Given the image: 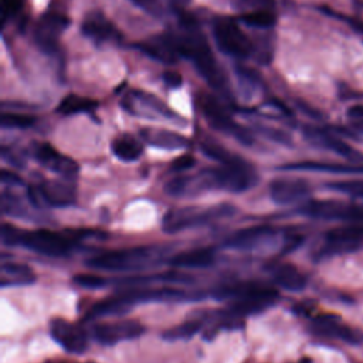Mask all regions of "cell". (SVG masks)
Segmentation results:
<instances>
[{
	"instance_id": "cell-1",
	"label": "cell",
	"mask_w": 363,
	"mask_h": 363,
	"mask_svg": "<svg viewBox=\"0 0 363 363\" xmlns=\"http://www.w3.org/2000/svg\"><path fill=\"white\" fill-rule=\"evenodd\" d=\"M180 33H170L179 57L190 60L197 72L217 94L224 98L231 96L228 81L218 67L206 37L197 27L196 20L191 16H180Z\"/></svg>"
},
{
	"instance_id": "cell-2",
	"label": "cell",
	"mask_w": 363,
	"mask_h": 363,
	"mask_svg": "<svg viewBox=\"0 0 363 363\" xmlns=\"http://www.w3.org/2000/svg\"><path fill=\"white\" fill-rule=\"evenodd\" d=\"M92 235H104L91 230L52 231L45 228L21 230L11 224L1 225V241L9 247H24L33 252L48 257H64L72 252L78 244Z\"/></svg>"
},
{
	"instance_id": "cell-3",
	"label": "cell",
	"mask_w": 363,
	"mask_h": 363,
	"mask_svg": "<svg viewBox=\"0 0 363 363\" xmlns=\"http://www.w3.org/2000/svg\"><path fill=\"white\" fill-rule=\"evenodd\" d=\"M258 182L257 170L240 156L220 167H208L191 177V193L203 189H218L230 193H242Z\"/></svg>"
},
{
	"instance_id": "cell-4",
	"label": "cell",
	"mask_w": 363,
	"mask_h": 363,
	"mask_svg": "<svg viewBox=\"0 0 363 363\" xmlns=\"http://www.w3.org/2000/svg\"><path fill=\"white\" fill-rule=\"evenodd\" d=\"M162 254L163 250L157 245L112 250L92 255L85 261V265L95 271L136 272L156 265L160 261Z\"/></svg>"
},
{
	"instance_id": "cell-5",
	"label": "cell",
	"mask_w": 363,
	"mask_h": 363,
	"mask_svg": "<svg viewBox=\"0 0 363 363\" xmlns=\"http://www.w3.org/2000/svg\"><path fill=\"white\" fill-rule=\"evenodd\" d=\"M214 296L218 299L230 298L231 303L227 311L233 316L241 318L259 313L272 306L278 301L279 294L274 286L258 282H237L218 288L214 291Z\"/></svg>"
},
{
	"instance_id": "cell-6",
	"label": "cell",
	"mask_w": 363,
	"mask_h": 363,
	"mask_svg": "<svg viewBox=\"0 0 363 363\" xmlns=\"http://www.w3.org/2000/svg\"><path fill=\"white\" fill-rule=\"evenodd\" d=\"M234 213H235V207L227 203L207 207V208H197V207L173 208L164 214L162 221V228L167 234H176L187 228L204 225L216 220L228 217Z\"/></svg>"
},
{
	"instance_id": "cell-7",
	"label": "cell",
	"mask_w": 363,
	"mask_h": 363,
	"mask_svg": "<svg viewBox=\"0 0 363 363\" xmlns=\"http://www.w3.org/2000/svg\"><path fill=\"white\" fill-rule=\"evenodd\" d=\"M197 105H199L203 116L206 118V121L208 122V125L213 129L234 138L244 146L254 145V136H252L251 130L248 128L237 123L230 116L225 106L217 98H214L213 95H208V94H200L197 98Z\"/></svg>"
},
{
	"instance_id": "cell-8",
	"label": "cell",
	"mask_w": 363,
	"mask_h": 363,
	"mask_svg": "<svg viewBox=\"0 0 363 363\" xmlns=\"http://www.w3.org/2000/svg\"><path fill=\"white\" fill-rule=\"evenodd\" d=\"M213 35L218 48L227 55L247 58L254 51V44L250 37L230 17H218L214 20Z\"/></svg>"
},
{
	"instance_id": "cell-9",
	"label": "cell",
	"mask_w": 363,
	"mask_h": 363,
	"mask_svg": "<svg viewBox=\"0 0 363 363\" xmlns=\"http://www.w3.org/2000/svg\"><path fill=\"white\" fill-rule=\"evenodd\" d=\"M363 247V224H347L325 233L319 258L349 254Z\"/></svg>"
},
{
	"instance_id": "cell-10",
	"label": "cell",
	"mask_w": 363,
	"mask_h": 363,
	"mask_svg": "<svg viewBox=\"0 0 363 363\" xmlns=\"http://www.w3.org/2000/svg\"><path fill=\"white\" fill-rule=\"evenodd\" d=\"M299 211L308 217L337 220L349 224H363V208L354 204L335 200H311Z\"/></svg>"
},
{
	"instance_id": "cell-11",
	"label": "cell",
	"mask_w": 363,
	"mask_h": 363,
	"mask_svg": "<svg viewBox=\"0 0 363 363\" xmlns=\"http://www.w3.org/2000/svg\"><path fill=\"white\" fill-rule=\"evenodd\" d=\"M146 328L135 319H119L111 322H101L91 328L92 337L105 346H112L123 340H132L142 336Z\"/></svg>"
},
{
	"instance_id": "cell-12",
	"label": "cell",
	"mask_w": 363,
	"mask_h": 363,
	"mask_svg": "<svg viewBox=\"0 0 363 363\" xmlns=\"http://www.w3.org/2000/svg\"><path fill=\"white\" fill-rule=\"evenodd\" d=\"M311 330L319 336L337 339L347 345H359L363 342V330L345 323L335 313H320L312 316Z\"/></svg>"
},
{
	"instance_id": "cell-13",
	"label": "cell",
	"mask_w": 363,
	"mask_h": 363,
	"mask_svg": "<svg viewBox=\"0 0 363 363\" xmlns=\"http://www.w3.org/2000/svg\"><path fill=\"white\" fill-rule=\"evenodd\" d=\"M122 106L128 112L139 116L149 118H166V119H180V116L172 111L163 101L156 98L153 94L133 89L122 99Z\"/></svg>"
},
{
	"instance_id": "cell-14",
	"label": "cell",
	"mask_w": 363,
	"mask_h": 363,
	"mask_svg": "<svg viewBox=\"0 0 363 363\" xmlns=\"http://www.w3.org/2000/svg\"><path fill=\"white\" fill-rule=\"evenodd\" d=\"M68 26L69 18L65 14L57 11H48L43 14L34 28L35 44L44 52H55L58 48V38Z\"/></svg>"
},
{
	"instance_id": "cell-15",
	"label": "cell",
	"mask_w": 363,
	"mask_h": 363,
	"mask_svg": "<svg viewBox=\"0 0 363 363\" xmlns=\"http://www.w3.org/2000/svg\"><path fill=\"white\" fill-rule=\"evenodd\" d=\"M51 337L71 354H82L88 347V335L77 323L62 318H54L50 322Z\"/></svg>"
},
{
	"instance_id": "cell-16",
	"label": "cell",
	"mask_w": 363,
	"mask_h": 363,
	"mask_svg": "<svg viewBox=\"0 0 363 363\" xmlns=\"http://www.w3.org/2000/svg\"><path fill=\"white\" fill-rule=\"evenodd\" d=\"M268 191L275 204L286 206L306 199L312 187L301 177H277L269 182Z\"/></svg>"
},
{
	"instance_id": "cell-17",
	"label": "cell",
	"mask_w": 363,
	"mask_h": 363,
	"mask_svg": "<svg viewBox=\"0 0 363 363\" xmlns=\"http://www.w3.org/2000/svg\"><path fill=\"white\" fill-rule=\"evenodd\" d=\"M34 159L45 169L61 174L62 177H75L79 172L78 164L68 156L60 153L52 145L47 142H38L33 146Z\"/></svg>"
},
{
	"instance_id": "cell-18",
	"label": "cell",
	"mask_w": 363,
	"mask_h": 363,
	"mask_svg": "<svg viewBox=\"0 0 363 363\" xmlns=\"http://www.w3.org/2000/svg\"><path fill=\"white\" fill-rule=\"evenodd\" d=\"M81 33L95 43H119L122 33L101 11H89L81 21Z\"/></svg>"
},
{
	"instance_id": "cell-19",
	"label": "cell",
	"mask_w": 363,
	"mask_h": 363,
	"mask_svg": "<svg viewBox=\"0 0 363 363\" xmlns=\"http://www.w3.org/2000/svg\"><path fill=\"white\" fill-rule=\"evenodd\" d=\"M37 194L51 207H68L77 201L74 184L61 180H44L37 186Z\"/></svg>"
},
{
	"instance_id": "cell-20",
	"label": "cell",
	"mask_w": 363,
	"mask_h": 363,
	"mask_svg": "<svg viewBox=\"0 0 363 363\" xmlns=\"http://www.w3.org/2000/svg\"><path fill=\"white\" fill-rule=\"evenodd\" d=\"M135 48L163 64H176V61L179 60V54L176 51L170 33L155 35L142 43H136Z\"/></svg>"
},
{
	"instance_id": "cell-21",
	"label": "cell",
	"mask_w": 363,
	"mask_h": 363,
	"mask_svg": "<svg viewBox=\"0 0 363 363\" xmlns=\"http://www.w3.org/2000/svg\"><path fill=\"white\" fill-rule=\"evenodd\" d=\"M277 234L271 225H255L235 231L225 240V245L234 250H252Z\"/></svg>"
},
{
	"instance_id": "cell-22",
	"label": "cell",
	"mask_w": 363,
	"mask_h": 363,
	"mask_svg": "<svg viewBox=\"0 0 363 363\" xmlns=\"http://www.w3.org/2000/svg\"><path fill=\"white\" fill-rule=\"evenodd\" d=\"M167 262L174 268H208L216 262V251L210 247L187 250L172 255Z\"/></svg>"
},
{
	"instance_id": "cell-23",
	"label": "cell",
	"mask_w": 363,
	"mask_h": 363,
	"mask_svg": "<svg viewBox=\"0 0 363 363\" xmlns=\"http://www.w3.org/2000/svg\"><path fill=\"white\" fill-rule=\"evenodd\" d=\"M140 136L146 143L164 150H177L189 146V139L186 136L167 129L143 128L140 130Z\"/></svg>"
},
{
	"instance_id": "cell-24",
	"label": "cell",
	"mask_w": 363,
	"mask_h": 363,
	"mask_svg": "<svg viewBox=\"0 0 363 363\" xmlns=\"http://www.w3.org/2000/svg\"><path fill=\"white\" fill-rule=\"evenodd\" d=\"M132 308L133 305L130 303V301L125 296L123 292H121L95 302L86 312L85 319H94L101 316H121L128 313Z\"/></svg>"
},
{
	"instance_id": "cell-25",
	"label": "cell",
	"mask_w": 363,
	"mask_h": 363,
	"mask_svg": "<svg viewBox=\"0 0 363 363\" xmlns=\"http://www.w3.org/2000/svg\"><path fill=\"white\" fill-rule=\"evenodd\" d=\"M34 281H35V274L28 265L13 262V261H4L1 264L0 284L3 288L30 285Z\"/></svg>"
},
{
	"instance_id": "cell-26",
	"label": "cell",
	"mask_w": 363,
	"mask_h": 363,
	"mask_svg": "<svg viewBox=\"0 0 363 363\" xmlns=\"http://www.w3.org/2000/svg\"><path fill=\"white\" fill-rule=\"evenodd\" d=\"M274 281L284 289L291 292H299L306 288V275L292 264H281L272 269Z\"/></svg>"
},
{
	"instance_id": "cell-27",
	"label": "cell",
	"mask_w": 363,
	"mask_h": 363,
	"mask_svg": "<svg viewBox=\"0 0 363 363\" xmlns=\"http://www.w3.org/2000/svg\"><path fill=\"white\" fill-rule=\"evenodd\" d=\"M111 150L122 162H135L142 156L143 145L135 136L125 133L112 140Z\"/></svg>"
},
{
	"instance_id": "cell-28",
	"label": "cell",
	"mask_w": 363,
	"mask_h": 363,
	"mask_svg": "<svg viewBox=\"0 0 363 363\" xmlns=\"http://www.w3.org/2000/svg\"><path fill=\"white\" fill-rule=\"evenodd\" d=\"M206 318H207V313L203 312L200 316H191L189 319H186L184 322L173 326V328H169L167 330L163 332V339L166 340H187L190 337H193L194 335H197L203 328H204V323H206Z\"/></svg>"
},
{
	"instance_id": "cell-29",
	"label": "cell",
	"mask_w": 363,
	"mask_h": 363,
	"mask_svg": "<svg viewBox=\"0 0 363 363\" xmlns=\"http://www.w3.org/2000/svg\"><path fill=\"white\" fill-rule=\"evenodd\" d=\"M96 106H98V102L91 98L69 94L60 101L55 111L61 115L68 116V115H75V113H82V112H91Z\"/></svg>"
},
{
	"instance_id": "cell-30",
	"label": "cell",
	"mask_w": 363,
	"mask_h": 363,
	"mask_svg": "<svg viewBox=\"0 0 363 363\" xmlns=\"http://www.w3.org/2000/svg\"><path fill=\"white\" fill-rule=\"evenodd\" d=\"M200 150L203 152V155H206L207 157H210L216 162H220L221 164L231 162L237 156L233 152L227 150L223 145L214 142L213 139H203L200 142Z\"/></svg>"
},
{
	"instance_id": "cell-31",
	"label": "cell",
	"mask_w": 363,
	"mask_h": 363,
	"mask_svg": "<svg viewBox=\"0 0 363 363\" xmlns=\"http://www.w3.org/2000/svg\"><path fill=\"white\" fill-rule=\"evenodd\" d=\"M241 21L254 28H271L277 23V16L272 10H255L242 14Z\"/></svg>"
},
{
	"instance_id": "cell-32",
	"label": "cell",
	"mask_w": 363,
	"mask_h": 363,
	"mask_svg": "<svg viewBox=\"0 0 363 363\" xmlns=\"http://www.w3.org/2000/svg\"><path fill=\"white\" fill-rule=\"evenodd\" d=\"M37 118L30 113H18V112H3L0 122L4 129H27L35 123Z\"/></svg>"
},
{
	"instance_id": "cell-33",
	"label": "cell",
	"mask_w": 363,
	"mask_h": 363,
	"mask_svg": "<svg viewBox=\"0 0 363 363\" xmlns=\"http://www.w3.org/2000/svg\"><path fill=\"white\" fill-rule=\"evenodd\" d=\"M72 282L86 289H101L109 285L111 281L99 274H77L72 277Z\"/></svg>"
},
{
	"instance_id": "cell-34",
	"label": "cell",
	"mask_w": 363,
	"mask_h": 363,
	"mask_svg": "<svg viewBox=\"0 0 363 363\" xmlns=\"http://www.w3.org/2000/svg\"><path fill=\"white\" fill-rule=\"evenodd\" d=\"M164 191L169 196H173V197H180V196H184V194H189V191H190V176L179 174V176L170 179L164 184Z\"/></svg>"
},
{
	"instance_id": "cell-35",
	"label": "cell",
	"mask_w": 363,
	"mask_h": 363,
	"mask_svg": "<svg viewBox=\"0 0 363 363\" xmlns=\"http://www.w3.org/2000/svg\"><path fill=\"white\" fill-rule=\"evenodd\" d=\"M328 186L330 189L347 193L350 196L363 199V182L362 180H343V182H332Z\"/></svg>"
},
{
	"instance_id": "cell-36",
	"label": "cell",
	"mask_w": 363,
	"mask_h": 363,
	"mask_svg": "<svg viewBox=\"0 0 363 363\" xmlns=\"http://www.w3.org/2000/svg\"><path fill=\"white\" fill-rule=\"evenodd\" d=\"M257 128H258L259 132H262L267 138L272 139L274 142L284 143V145H291V136L288 133H285L284 130L274 129V128H269V126H265V125H258Z\"/></svg>"
},
{
	"instance_id": "cell-37",
	"label": "cell",
	"mask_w": 363,
	"mask_h": 363,
	"mask_svg": "<svg viewBox=\"0 0 363 363\" xmlns=\"http://www.w3.org/2000/svg\"><path fill=\"white\" fill-rule=\"evenodd\" d=\"M194 163H196V159L191 155H182L172 162L170 170L176 172V173H183V172L191 169L194 166Z\"/></svg>"
},
{
	"instance_id": "cell-38",
	"label": "cell",
	"mask_w": 363,
	"mask_h": 363,
	"mask_svg": "<svg viewBox=\"0 0 363 363\" xmlns=\"http://www.w3.org/2000/svg\"><path fill=\"white\" fill-rule=\"evenodd\" d=\"M24 4V0H1V16L3 21L17 14Z\"/></svg>"
},
{
	"instance_id": "cell-39",
	"label": "cell",
	"mask_w": 363,
	"mask_h": 363,
	"mask_svg": "<svg viewBox=\"0 0 363 363\" xmlns=\"http://www.w3.org/2000/svg\"><path fill=\"white\" fill-rule=\"evenodd\" d=\"M130 1L152 16L160 14V4L157 0H130Z\"/></svg>"
},
{
	"instance_id": "cell-40",
	"label": "cell",
	"mask_w": 363,
	"mask_h": 363,
	"mask_svg": "<svg viewBox=\"0 0 363 363\" xmlns=\"http://www.w3.org/2000/svg\"><path fill=\"white\" fill-rule=\"evenodd\" d=\"M162 78H163V82L166 84V86L172 88V89L180 88L183 84V77L174 71H164Z\"/></svg>"
},
{
	"instance_id": "cell-41",
	"label": "cell",
	"mask_w": 363,
	"mask_h": 363,
	"mask_svg": "<svg viewBox=\"0 0 363 363\" xmlns=\"http://www.w3.org/2000/svg\"><path fill=\"white\" fill-rule=\"evenodd\" d=\"M1 182H3L4 184H11V186H14V184H23V180L20 179V176H17V174H14V173L6 170V169L1 172Z\"/></svg>"
},
{
	"instance_id": "cell-42",
	"label": "cell",
	"mask_w": 363,
	"mask_h": 363,
	"mask_svg": "<svg viewBox=\"0 0 363 363\" xmlns=\"http://www.w3.org/2000/svg\"><path fill=\"white\" fill-rule=\"evenodd\" d=\"M247 4L252 7H258L257 10H272L275 0H244Z\"/></svg>"
},
{
	"instance_id": "cell-43",
	"label": "cell",
	"mask_w": 363,
	"mask_h": 363,
	"mask_svg": "<svg viewBox=\"0 0 363 363\" xmlns=\"http://www.w3.org/2000/svg\"><path fill=\"white\" fill-rule=\"evenodd\" d=\"M294 363H312V360L309 357H303V359H301L298 362H294Z\"/></svg>"
}]
</instances>
